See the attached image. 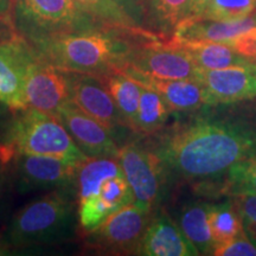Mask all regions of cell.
I'll list each match as a JSON object with an SVG mask.
<instances>
[{"mask_svg": "<svg viewBox=\"0 0 256 256\" xmlns=\"http://www.w3.org/2000/svg\"><path fill=\"white\" fill-rule=\"evenodd\" d=\"M152 150L170 174L206 180L256 156V130L240 121L200 116L174 124Z\"/></svg>", "mask_w": 256, "mask_h": 256, "instance_id": "cell-1", "label": "cell"}, {"mask_svg": "<svg viewBox=\"0 0 256 256\" xmlns=\"http://www.w3.org/2000/svg\"><path fill=\"white\" fill-rule=\"evenodd\" d=\"M150 38L158 37L136 28H101L48 37L30 44L42 60L56 68L101 78L122 69L134 48Z\"/></svg>", "mask_w": 256, "mask_h": 256, "instance_id": "cell-2", "label": "cell"}, {"mask_svg": "<svg viewBox=\"0 0 256 256\" xmlns=\"http://www.w3.org/2000/svg\"><path fill=\"white\" fill-rule=\"evenodd\" d=\"M78 188L49 191L18 210L4 236L14 249L68 242L78 234Z\"/></svg>", "mask_w": 256, "mask_h": 256, "instance_id": "cell-3", "label": "cell"}, {"mask_svg": "<svg viewBox=\"0 0 256 256\" xmlns=\"http://www.w3.org/2000/svg\"><path fill=\"white\" fill-rule=\"evenodd\" d=\"M17 154L54 156L72 162L88 158L57 118L46 112L28 107L16 110L0 156L12 160Z\"/></svg>", "mask_w": 256, "mask_h": 256, "instance_id": "cell-4", "label": "cell"}, {"mask_svg": "<svg viewBox=\"0 0 256 256\" xmlns=\"http://www.w3.org/2000/svg\"><path fill=\"white\" fill-rule=\"evenodd\" d=\"M12 16L16 31L28 43L58 34L110 28L82 12L72 0H12Z\"/></svg>", "mask_w": 256, "mask_h": 256, "instance_id": "cell-5", "label": "cell"}, {"mask_svg": "<svg viewBox=\"0 0 256 256\" xmlns=\"http://www.w3.org/2000/svg\"><path fill=\"white\" fill-rule=\"evenodd\" d=\"M124 177L132 188L136 203L144 210L158 209L168 190V168L152 148L138 142L121 146L118 154Z\"/></svg>", "mask_w": 256, "mask_h": 256, "instance_id": "cell-6", "label": "cell"}, {"mask_svg": "<svg viewBox=\"0 0 256 256\" xmlns=\"http://www.w3.org/2000/svg\"><path fill=\"white\" fill-rule=\"evenodd\" d=\"M151 214L134 203L120 208L86 234V248L98 254L136 255Z\"/></svg>", "mask_w": 256, "mask_h": 256, "instance_id": "cell-7", "label": "cell"}, {"mask_svg": "<svg viewBox=\"0 0 256 256\" xmlns=\"http://www.w3.org/2000/svg\"><path fill=\"white\" fill-rule=\"evenodd\" d=\"M126 66L162 80H197L200 70L183 48L171 40L162 43L158 38L138 44L124 68Z\"/></svg>", "mask_w": 256, "mask_h": 256, "instance_id": "cell-8", "label": "cell"}, {"mask_svg": "<svg viewBox=\"0 0 256 256\" xmlns=\"http://www.w3.org/2000/svg\"><path fill=\"white\" fill-rule=\"evenodd\" d=\"M80 165L54 156L17 154L14 158V190L28 194L76 188Z\"/></svg>", "mask_w": 256, "mask_h": 256, "instance_id": "cell-9", "label": "cell"}, {"mask_svg": "<svg viewBox=\"0 0 256 256\" xmlns=\"http://www.w3.org/2000/svg\"><path fill=\"white\" fill-rule=\"evenodd\" d=\"M37 55L34 48L23 37L0 43V102L14 110L28 107L25 95V83L28 68Z\"/></svg>", "mask_w": 256, "mask_h": 256, "instance_id": "cell-10", "label": "cell"}, {"mask_svg": "<svg viewBox=\"0 0 256 256\" xmlns=\"http://www.w3.org/2000/svg\"><path fill=\"white\" fill-rule=\"evenodd\" d=\"M70 100L78 108L106 126L112 133L130 130L104 81L96 75L66 72Z\"/></svg>", "mask_w": 256, "mask_h": 256, "instance_id": "cell-11", "label": "cell"}, {"mask_svg": "<svg viewBox=\"0 0 256 256\" xmlns=\"http://www.w3.org/2000/svg\"><path fill=\"white\" fill-rule=\"evenodd\" d=\"M55 118L87 156L118 158L120 147L115 142L114 134L90 115L84 113L72 100L60 106Z\"/></svg>", "mask_w": 256, "mask_h": 256, "instance_id": "cell-12", "label": "cell"}, {"mask_svg": "<svg viewBox=\"0 0 256 256\" xmlns=\"http://www.w3.org/2000/svg\"><path fill=\"white\" fill-rule=\"evenodd\" d=\"M25 95L28 107L55 116L60 106L70 100L66 72L37 56L28 68Z\"/></svg>", "mask_w": 256, "mask_h": 256, "instance_id": "cell-13", "label": "cell"}, {"mask_svg": "<svg viewBox=\"0 0 256 256\" xmlns=\"http://www.w3.org/2000/svg\"><path fill=\"white\" fill-rule=\"evenodd\" d=\"M197 81L206 89L210 106L256 98V74L252 64L214 70L200 68Z\"/></svg>", "mask_w": 256, "mask_h": 256, "instance_id": "cell-14", "label": "cell"}, {"mask_svg": "<svg viewBox=\"0 0 256 256\" xmlns=\"http://www.w3.org/2000/svg\"><path fill=\"white\" fill-rule=\"evenodd\" d=\"M136 255L196 256L200 252L184 235L178 223L166 214H156L150 218Z\"/></svg>", "mask_w": 256, "mask_h": 256, "instance_id": "cell-15", "label": "cell"}, {"mask_svg": "<svg viewBox=\"0 0 256 256\" xmlns=\"http://www.w3.org/2000/svg\"><path fill=\"white\" fill-rule=\"evenodd\" d=\"M121 70L140 84L158 92L171 112H191L210 106L206 89L197 80H162L144 75L127 66Z\"/></svg>", "mask_w": 256, "mask_h": 256, "instance_id": "cell-16", "label": "cell"}, {"mask_svg": "<svg viewBox=\"0 0 256 256\" xmlns=\"http://www.w3.org/2000/svg\"><path fill=\"white\" fill-rule=\"evenodd\" d=\"M256 25V17H249L241 20H215L208 18H190L176 28L172 38L191 42H215L229 44L236 36L243 34Z\"/></svg>", "mask_w": 256, "mask_h": 256, "instance_id": "cell-17", "label": "cell"}, {"mask_svg": "<svg viewBox=\"0 0 256 256\" xmlns=\"http://www.w3.org/2000/svg\"><path fill=\"white\" fill-rule=\"evenodd\" d=\"M177 46H182L198 68L206 70L232 68V66H247L254 60L240 55L229 44L215 42H191L171 38Z\"/></svg>", "mask_w": 256, "mask_h": 256, "instance_id": "cell-18", "label": "cell"}, {"mask_svg": "<svg viewBox=\"0 0 256 256\" xmlns=\"http://www.w3.org/2000/svg\"><path fill=\"white\" fill-rule=\"evenodd\" d=\"M210 204L202 200L191 202L180 210L178 217L179 228L200 255H211L215 247L209 223Z\"/></svg>", "mask_w": 256, "mask_h": 256, "instance_id": "cell-19", "label": "cell"}, {"mask_svg": "<svg viewBox=\"0 0 256 256\" xmlns=\"http://www.w3.org/2000/svg\"><path fill=\"white\" fill-rule=\"evenodd\" d=\"M100 78L110 90L128 128L133 130L142 86L122 70H115Z\"/></svg>", "mask_w": 256, "mask_h": 256, "instance_id": "cell-20", "label": "cell"}, {"mask_svg": "<svg viewBox=\"0 0 256 256\" xmlns=\"http://www.w3.org/2000/svg\"><path fill=\"white\" fill-rule=\"evenodd\" d=\"M191 6L192 0H150V31L153 32V28L159 34H174L176 28L190 18Z\"/></svg>", "mask_w": 256, "mask_h": 256, "instance_id": "cell-21", "label": "cell"}, {"mask_svg": "<svg viewBox=\"0 0 256 256\" xmlns=\"http://www.w3.org/2000/svg\"><path fill=\"white\" fill-rule=\"evenodd\" d=\"M170 113L171 110L162 95L154 89L142 86L133 130L144 134L156 133L166 124Z\"/></svg>", "mask_w": 256, "mask_h": 256, "instance_id": "cell-22", "label": "cell"}, {"mask_svg": "<svg viewBox=\"0 0 256 256\" xmlns=\"http://www.w3.org/2000/svg\"><path fill=\"white\" fill-rule=\"evenodd\" d=\"M209 223L215 247L220 243L246 235L234 200L210 204Z\"/></svg>", "mask_w": 256, "mask_h": 256, "instance_id": "cell-23", "label": "cell"}, {"mask_svg": "<svg viewBox=\"0 0 256 256\" xmlns=\"http://www.w3.org/2000/svg\"><path fill=\"white\" fill-rule=\"evenodd\" d=\"M72 2L82 12L89 14L104 26L136 28L130 19L112 0H72Z\"/></svg>", "mask_w": 256, "mask_h": 256, "instance_id": "cell-24", "label": "cell"}, {"mask_svg": "<svg viewBox=\"0 0 256 256\" xmlns=\"http://www.w3.org/2000/svg\"><path fill=\"white\" fill-rule=\"evenodd\" d=\"M256 10V0H211L206 11L200 18L215 20H241Z\"/></svg>", "mask_w": 256, "mask_h": 256, "instance_id": "cell-25", "label": "cell"}, {"mask_svg": "<svg viewBox=\"0 0 256 256\" xmlns=\"http://www.w3.org/2000/svg\"><path fill=\"white\" fill-rule=\"evenodd\" d=\"M226 182V190L232 194H256V156L232 166Z\"/></svg>", "mask_w": 256, "mask_h": 256, "instance_id": "cell-26", "label": "cell"}, {"mask_svg": "<svg viewBox=\"0 0 256 256\" xmlns=\"http://www.w3.org/2000/svg\"><path fill=\"white\" fill-rule=\"evenodd\" d=\"M241 218L243 232L249 241L256 246V194H238L234 198Z\"/></svg>", "mask_w": 256, "mask_h": 256, "instance_id": "cell-27", "label": "cell"}, {"mask_svg": "<svg viewBox=\"0 0 256 256\" xmlns=\"http://www.w3.org/2000/svg\"><path fill=\"white\" fill-rule=\"evenodd\" d=\"M138 30L150 31L148 6L150 0H112ZM153 34V32H152Z\"/></svg>", "mask_w": 256, "mask_h": 256, "instance_id": "cell-28", "label": "cell"}, {"mask_svg": "<svg viewBox=\"0 0 256 256\" xmlns=\"http://www.w3.org/2000/svg\"><path fill=\"white\" fill-rule=\"evenodd\" d=\"M216 256H256V246L249 241L247 236H238L230 241L217 244L212 254Z\"/></svg>", "mask_w": 256, "mask_h": 256, "instance_id": "cell-29", "label": "cell"}, {"mask_svg": "<svg viewBox=\"0 0 256 256\" xmlns=\"http://www.w3.org/2000/svg\"><path fill=\"white\" fill-rule=\"evenodd\" d=\"M229 46L240 55L256 60V25L230 40Z\"/></svg>", "mask_w": 256, "mask_h": 256, "instance_id": "cell-30", "label": "cell"}, {"mask_svg": "<svg viewBox=\"0 0 256 256\" xmlns=\"http://www.w3.org/2000/svg\"><path fill=\"white\" fill-rule=\"evenodd\" d=\"M18 36L12 16V0H0V43Z\"/></svg>", "mask_w": 256, "mask_h": 256, "instance_id": "cell-31", "label": "cell"}, {"mask_svg": "<svg viewBox=\"0 0 256 256\" xmlns=\"http://www.w3.org/2000/svg\"><path fill=\"white\" fill-rule=\"evenodd\" d=\"M14 188V159L8 160L0 156V206Z\"/></svg>", "mask_w": 256, "mask_h": 256, "instance_id": "cell-32", "label": "cell"}, {"mask_svg": "<svg viewBox=\"0 0 256 256\" xmlns=\"http://www.w3.org/2000/svg\"><path fill=\"white\" fill-rule=\"evenodd\" d=\"M16 110L0 102V147L4 145L10 127L14 121Z\"/></svg>", "mask_w": 256, "mask_h": 256, "instance_id": "cell-33", "label": "cell"}, {"mask_svg": "<svg viewBox=\"0 0 256 256\" xmlns=\"http://www.w3.org/2000/svg\"><path fill=\"white\" fill-rule=\"evenodd\" d=\"M211 0H192L190 18H200L206 11ZM188 18V19H190Z\"/></svg>", "mask_w": 256, "mask_h": 256, "instance_id": "cell-34", "label": "cell"}, {"mask_svg": "<svg viewBox=\"0 0 256 256\" xmlns=\"http://www.w3.org/2000/svg\"><path fill=\"white\" fill-rule=\"evenodd\" d=\"M14 249L8 244V241L5 240L4 234L0 232V256L2 255H10Z\"/></svg>", "mask_w": 256, "mask_h": 256, "instance_id": "cell-35", "label": "cell"}, {"mask_svg": "<svg viewBox=\"0 0 256 256\" xmlns=\"http://www.w3.org/2000/svg\"><path fill=\"white\" fill-rule=\"evenodd\" d=\"M252 70H254V72L256 74V60L252 62Z\"/></svg>", "mask_w": 256, "mask_h": 256, "instance_id": "cell-36", "label": "cell"}, {"mask_svg": "<svg viewBox=\"0 0 256 256\" xmlns=\"http://www.w3.org/2000/svg\"><path fill=\"white\" fill-rule=\"evenodd\" d=\"M255 17H256V14H255Z\"/></svg>", "mask_w": 256, "mask_h": 256, "instance_id": "cell-37", "label": "cell"}]
</instances>
